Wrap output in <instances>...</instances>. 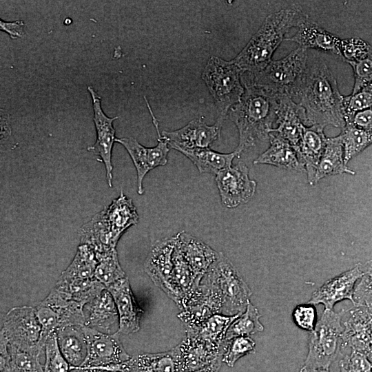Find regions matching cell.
I'll use <instances>...</instances> for the list:
<instances>
[{
  "label": "cell",
  "mask_w": 372,
  "mask_h": 372,
  "mask_svg": "<svg viewBox=\"0 0 372 372\" xmlns=\"http://www.w3.org/2000/svg\"><path fill=\"white\" fill-rule=\"evenodd\" d=\"M343 97L327 63L322 59L315 60L308 66L296 99L303 112V124L344 128Z\"/></svg>",
  "instance_id": "6da1fadb"
},
{
  "label": "cell",
  "mask_w": 372,
  "mask_h": 372,
  "mask_svg": "<svg viewBox=\"0 0 372 372\" xmlns=\"http://www.w3.org/2000/svg\"><path fill=\"white\" fill-rule=\"evenodd\" d=\"M240 100L231 107L228 114L238 131V144L235 149L242 152L259 142L269 140L276 121L280 97L254 85H244Z\"/></svg>",
  "instance_id": "7a4b0ae2"
},
{
  "label": "cell",
  "mask_w": 372,
  "mask_h": 372,
  "mask_svg": "<svg viewBox=\"0 0 372 372\" xmlns=\"http://www.w3.org/2000/svg\"><path fill=\"white\" fill-rule=\"evenodd\" d=\"M295 5L269 14L244 48L232 59L243 72H256L265 68L293 28L307 17Z\"/></svg>",
  "instance_id": "3957f363"
},
{
  "label": "cell",
  "mask_w": 372,
  "mask_h": 372,
  "mask_svg": "<svg viewBox=\"0 0 372 372\" xmlns=\"http://www.w3.org/2000/svg\"><path fill=\"white\" fill-rule=\"evenodd\" d=\"M138 221L132 200L121 190L110 205L81 227V244L90 246L95 253L114 249L123 234Z\"/></svg>",
  "instance_id": "277c9868"
},
{
  "label": "cell",
  "mask_w": 372,
  "mask_h": 372,
  "mask_svg": "<svg viewBox=\"0 0 372 372\" xmlns=\"http://www.w3.org/2000/svg\"><path fill=\"white\" fill-rule=\"evenodd\" d=\"M307 62V50L298 47L282 59L272 60L258 72H243L241 81L243 85L260 87L295 101L308 68Z\"/></svg>",
  "instance_id": "5b68a950"
},
{
  "label": "cell",
  "mask_w": 372,
  "mask_h": 372,
  "mask_svg": "<svg viewBox=\"0 0 372 372\" xmlns=\"http://www.w3.org/2000/svg\"><path fill=\"white\" fill-rule=\"evenodd\" d=\"M201 279L218 296L221 302L220 314L236 316L246 310L252 292L222 252H218L216 259Z\"/></svg>",
  "instance_id": "8992f818"
},
{
  "label": "cell",
  "mask_w": 372,
  "mask_h": 372,
  "mask_svg": "<svg viewBox=\"0 0 372 372\" xmlns=\"http://www.w3.org/2000/svg\"><path fill=\"white\" fill-rule=\"evenodd\" d=\"M243 72L232 61L211 56L205 65L202 79L211 94L219 113L225 119L231 107L245 92L241 81Z\"/></svg>",
  "instance_id": "52a82bcc"
},
{
  "label": "cell",
  "mask_w": 372,
  "mask_h": 372,
  "mask_svg": "<svg viewBox=\"0 0 372 372\" xmlns=\"http://www.w3.org/2000/svg\"><path fill=\"white\" fill-rule=\"evenodd\" d=\"M343 312L324 309L314 329L311 331L309 351L304 361L307 367L329 371L331 363L342 349L341 325Z\"/></svg>",
  "instance_id": "ba28073f"
},
{
  "label": "cell",
  "mask_w": 372,
  "mask_h": 372,
  "mask_svg": "<svg viewBox=\"0 0 372 372\" xmlns=\"http://www.w3.org/2000/svg\"><path fill=\"white\" fill-rule=\"evenodd\" d=\"M84 306L65 298L55 288L36 307L42 327L40 344L45 345L48 336L56 330L69 326H84Z\"/></svg>",
  "instance_id": "9c48e42d"
},
{
  "label": "cell",
  "mask_w": 372,
  "mask_h": 372,
  "mask_svg": "<svg viewBox=\"0 0 372 372\" xmlns=\"http://www.w3.org/2000/svg\"><path fill=\"white\" fill-rule=\"evenodd\" d=\"M41 333L36 308L14 307L3 318L0 340L21 349L43 353Z\"/></svg>",
  "instance_id": "30bf717a"
},
{
  "label": "cell",
  "mask_w": 372,
  "mask_h": 372,
  "mask_svg": "<svg viewBox=\"0 0 372 372\" xmlns=\"http://www.w3.org/2000/svg\"><path fill=\"white\" fill-rule=\"evenodd\" d=\"M175 245V236L157 241L146 258L144 269L153 282L179 307L183 293L173 277Z\"/></svg>",
  "instance_id": "8fae6325"
},
{
  "label": "cell",
  "mask_w": 372,
  "mask_h": 372,
  "mask_svg": "<svg viewBox=\"0 0 372 372\" xmlns=\"http://www.w3.org/2000/svg\"><path fill=\"white\" fill-rule=\"evenodd\" d=\"M82 328L87 342V356L81 366L76 368L98 371L101 367L121 364L132 358L124 349L117 332L105 333L85 325Z\"/></svg>",
  "instance_id": "7c38bea8"
},
{
  "label": "cell",
  "mask_w": 372,
  "mask_h": 372,
  "mask_svg": "<svg viewBox=\"0 0 372 372\" xmlns=\"http://www.w3.org/2000/svg\"><path fill=\"white\" fill-rule=\"evenodd\" d=\"M215 181L223 205L235 208L248 203L256 189V182L249 176V169L242 161L216 175Z\"/></svg>",
  "instance_id": "4fadbf2b"
},
{
  "label": "cell",
  "mask_w": 372,
  "mask_h": 372,
  "mask_svg": "<svg viewBox=\"0 0 372 372\" xmlns=\"http://www.w3.org/2000/svg\"><path fill=\"white\" fill-rule=\"evenodd\" d=\"M90 94L92 107L94 110L93 121L94 123L96 140L94 144L87 147V150L92 152L99 157L98 160L102 162L105 167L106 180L110 187L112 186V153L114 142H116L115 129L113 126L114 121L118 116L109 117L103 112L101 107V96L95 92L92 86L87 87Z\"/></svg>",
  "instance_id": "5bb4252c"
},
{
  "label": "cell",
  "mask_w": 372,
  "mask_h": 372,
  "mask_svg": "<svg viewBox=\"0 0 372 372\" xmlns=\"http://www.w3.org/2000/svg\"><path fill=\"white\" fill-rule=\"evenodd\" d=\"M116 142L122 145L131 157L137 174V192L143 194V180L145 175L158 166L165 165L169 146L167 140L158 134V144L147 147L134 137L116 138Z\"/></svg>",
  "instance_id": "9a60e30c"
},
{
  "label": "cell",
  "mask_w": 372,
  "mask_h": 372,
  "mask_svg": "<svg viewBox=\"0 0 372 372\" xmlns=\"http://www.w3.org/2000/svg\"><path fill=\"white\" fill-rule=\"evenodd\" d=\"M225 118L218 117L213 125H207L201 118L189 121L184 127L174 131H163L162 136L170 148L177 151L209 148L220 134Z\"/></svg>",
  "instance_id": "2e32d148"
},
{
  "label": "cell",
  "mask_w": 372,
  "mask_h": 372,
  "mask_svg": "<svg viewBox=\"0 0 372 372\" xmlns=\"http://www.w3.org/2000/svg\"><path fill=\"white\" fill-rule=\"evenodd\" d=\"M185 333L184 339L174 347L178 372L197 371L222 358L223 344L207 342L189 331Z\"/></svg>",
  "instance_id": "e0dca14e"
},
{
  "label": "cell",
  "mask_w": 372,
  "mask_h": 372,
  "mask_svg": "<svg viewBox=\"0 0 372 372\" xmlns=\"http://www.w3.org/2000/svg\"><path fill=\"white\" fill-rule=\"evenodd\" d=\"M343 324L342 348L350 347L372 358V307L354 305Z\"/></svg>",
  "instance_id": "ac0fdd59"
},
{
  "label": "cell",
  "mask_w": 372,
  "mask_h": 372,
  "mask_svg": "<svg viewBox=\"0 0 372 372\" xmlns=\"http://www.w3.org/2000/svg\"><path fill=\"white\" fill-rule=\"evenodd\" d=\"M361 265L331 278L316 290L308 303L322 304L325 309L333 310L338 302L348 299L353 303V293L357 281L361 278Z\"/></svg>",
  "instance_id": "d6986e66"
},
{
  "label": "cell",
  "mask_w": 372,
  "mask_h": 372,
  "mask_svg": "<svg viewBox=\"0 0 372 372\" xmlns=\"http://www.w3.org/2000/svg\"><path fill=\"white\" fill-rule=\"evenodd\" d=\"M112 294L117 309L119 327L117 333L130 334L140 329L143 309L137 304L125 277L106 288Z\"/></svg>",
  "instance_id": "ffe728a7"
},
{
  "label": "cell",
  "mask_w": 372,
  "mask_h": 372,
  "mask_svg": "<svg viewBox=\"0 0 372 372\" xmlns=\"http://www.w3.org/2000/svg\"><path fill=\"white\" fill-rule=\"evenodd\" d=\"M302 120V110L296 101L288 96L280 98L275 123L277 127L272 128L270 132L287 141L295 149L298 155L304 125Z\"/></svg>",
  "instance_id": "44dd1931"
},
{
  "label": "cell",
  "mask_w": 372,
  "mask_h": 372,
  "mask_svg": "<svg viewBox=\"0 0 372 372\" xmlns=\"http://www.w3.org/2000/svg\"><path fill=\"white\" fill-rule=\"evenodd\" d=\"M297 28L296 34L291 37H285V41L297 43L299 47L307 50L312 48L333 53L342 59V40L336 35L322 28L308 16Z\"/></svg>",
  "instance_id": "7402d4cb"
},
{
  "label": "cell",
  "mask_w": 372,
  "mask_h": 372,
  "mask_svg": "<svg viewBox=\"0 0 372 372\" xmlns=\"http://www.w3.org/2000/svg\"><path fill=\"white\" fill-rule=\"evenodd\" d=\"M176 248L180 252L197 276L202 278L215 261L218 252L200 239L184 231L175 236Z\"/></svg>",
  "instance_id": "603a6c76"
},
{
  "label": "cell",
  "mask_w": 372,
  "mask_h": 372,
  "mask_svg": "<svg viewBox=\"0 0 372 372\" xmlns=\"http://www.w3.org/2000/svg\"><path fill=\"white\" fill-rule=\"evenodd\" d=\"M85 307L89 312L85 326L110 334L116 327L118 329L117 309L112 294L107 289L85 304Z\"/></svg>",
  "instance_id": "cb8c5ba5"
},
{
  "label": "cell",
  "mask_w": 372,
  "mask_h": 372,
  "mask_svg": "<svg viewBox=\"0 0 372 372\" xmlns=\"http://www.w3.org/2000/svg\"><path fill=\"white\" fill-rule=\"evenodd\" d=\"M269 147L254 161V164H267L296 172H306L295 149L273 132L269 134Z\"/></svg>",
  "instance_id": "d4e9b609"
},
{
  "label": "cell",
  "mask_w": 372,
  "mask_h": 372,
  "mask_svg": "<svg viewBox=\"0 0 372 372\" xmlns=\"http://www.w3.org/2000/svg\"><path fill=\"white\" fill-rule=\"evenodd\" d=\"M323 130L318 125L303 127L298 156L305 166L308 182L311 185H314L317 167L327 144V138Z\"/></svg>",
  "instance_id": "484cf974"
},
{
  "label": "cell",
  "mask_w": 372,
  "mask_h": 372,
  "mask_svg": "<svg viewBox=\"0 0 372 372\" xmlns=\"http://www.w3.org/2000/svg\"><path fill=\"white\" fill-rule=\"evenodd\" d=\"M0 341L1 372H44L40 362L42 353L21 349Z\"/></svg>",
  "instance_id": "4316f807"
},
{
  "label": "cell",
  "mask_w": 372,
  "mask_h": 372,
  "mask_svg": "<svg viewBox=\"0 0 372 372\" xmlns=\"http://www.w3.org/2000/svg\"><path fill=\"white\" fill-rule=\"evenodd\" d=\"M82 327L69 326L55 331L59 349L70 369L81 366L87 356V342Z\"/></svg>",
  "instance_id": "83f0119b"
},
{
  "label": "cell",
  "mask_w": 372,
  "mask_h": 372,
  "mask_svg": "<svg viewBox=\"0 0 372 372\" xmlns=\"http://www.w3.org/2000/svg\"><path fill=\"white\" fill-rule=\"evenodd\" d=\"M344 173L355 174V172L344 163L343 145L339 134L327 138L324 152L317 167L314 185L327 176Z\"/></svg>",
  "instance_id": "f1b7e54d"
},
{
  "label": "cell",
  "mask_w": 372,
  "mask_h": 372,
  "mask_svg": "<svg viewBox=\"0 0 372 372\" xmlns=\"http://www.w3.org/2000/svg\"><path fill=\"white\" fill-rule=\"evenodd\" d=\"M187 157L197 167L200 173L217 174L222 170L232 166L238 153L234 150L231 153H220L209 148L182 149L179 151Z\"/></svg>",
  "instance_id": "f546056e"
},
{
  "label": "cell",
  "mask_w": 372,
  "mask_h": 372,
  "mask_svg": "<svg viewBox=\"0 0 372 372\" xmlns=\"http://www.w3.org/2000/svg\"><path fill=\"white\" fill-rule=\"evenodd\" d=\"M54 288L65 298L77 302L84 307L106 289L96 279H65L60 277Z\"/></svg>",
  "instance_id": "4dcf8cb0"
},
{
  "label": "cell",
  "mask_w": 372,
  "mask_h": 372,
  "mask_svg": "<svg viewBox=\"0 0 372 372\" xmlns=\"http://www.w3.org/2000/svg\"><path fill=\"white\" fill-rule=\"evenodd\" d=\"M130 372H178L174 348L157 353H142L128 360Z\"/></svg>",
  "instance_id": "1f68e13d"
},
{
  "label": "cell",
  "mask_w": 372,
  "mask_h": 372,
  "mask_svg": "<svg viewBox=\"0 0 372 372\" xmlns=\"http://www.w3.org/2000/svg\"><path fill=\"white\" fill-rule=\"evenodd\" d=\"M96 265L94 249L87 245L81 244L72 261L59 277L65 279H96L94 273Z\"/></svg>",
  "instance_id": "d6a6232c"
},
{
  "label": "cell",
  "mask_w": 372,
  "mask_h": 372,
  "mask_svg": "<svg viewBox=\"0 0 372 372\" xmlns=\"http://www.w3.org/2000/svg\"><path fill=\"white\" fill-rule=\"evenodd\" d=\"M240 315L214 314L198 326L185 327V331L194 332L205 341L221 346L228 328Z\"/></svg>",
  "instance_id": "836d02e7"
},
{
  "label": "cell",
  "mask_w": 372,
  "mask_h": 372,
  "mask_svg": "<svg viewBox=\"0 0 372 372\" xmlns=\"http://www.w3.org/2000/svg\"><path fill=\"white\" fill-rule=\"evenodd\" d=\"M344 149V160L347 164L372 144V130H364L346 123L340 134Z\"/></svg>",
  "instance_id": "e575fe53"
},
{
  "label": "cell",
  "mask_w": 372,
  "mask_h": 372,
  "mask_svg": "<svg viewBox=\"0 0 372 372\" xmlns=\"http://www.w3.org/2000/svg\"><path fill=\"white\" fill-rule=\"evenodd\" d=\"M95 254L97 265L94 277L106 288L126 277L120 265L116 248Z\"/></svg>",
  "instance_id": "d590c367"
},
{
  "label": "cell",
  "mask_w": 372,
  "mask_h": 372,
  "mask_svg": "<svg viewBox=\"0 0 372 372\" xmlns=\"http://www.w3.org/2000/svg\"><path fill=\"white\" fill-rule=\"evenodd\" d=\"M261 315L257 308L249 302L246 310L228 328L225 340L239 336H249L262 331L264 327L260 322Z\"/></svg>",
  "instance_id": "8d00e7d4"
},
{
  "label": "cell",
  "mask_w": 372,
  "mask_h": 372,
  "mask_svg": "<svg viewBox=\"0 0 372 372\" xmlns=\"http://www.w3.org/2000/svg\"><path fill=\"white\" fill-rule=\"evenodd\" d=\"M256 351V343L249 336H239L223 344L222 362L232 367L240 358Z\"/></svg>",
  "instance_id": "74e56055"
},
{
  "label": "cell",
  "mask_w": 372,
  "mask_h": 372,
  "mask_svg": "<svg viewBox=\"0 0 372 372\" xmlns=\"http://www.w3.org/2000/svg\"><path fill=\"white\" fill-rule=\"evenodd\" d=\"M173 277L176 285L183 293V296L202 278L196 276L180 252L176 248L173 255Z\"/></svg>",
  "instance_id": "f35d334b"
},
{
  "label": "cell",
  "mask_w": 372,
  "mask_h": 372,
  "mask_svg": "<svg viewBox=\"0 0 372 372\" xmlns=\"http://www.w3.org/2000/svg\"><path fill=\"white\" fill-rule=\"evenodd\" d=\"M44 372H68L70 365L62 355L57 342L56 332L48 338L45 345Z\"/></svg>",
  "instance_id": "ab89813d"
},
{
  "label": "cell",
  "mask_w": 372,
  "mask_h": 372,
  "mask_svg": "<svg viewBox=\"0 0 372 372\" xmlns=\"http://www.w3.org/2000/svg\"><path fill=\"white\" fill-rule=\"evenodd\" d=\"M345 123L355 113L372 107V84L343 97Z\"/></svg>",
  "instance_id": "60d3db41"
},
{
  "label": "cell",
  "mask_w": 372,
  "mask_h": 372,
  "mask_svg": "<svg viewBox=\"0 0 372 372\" xmlns=\"http://www.w3.org/2000/svg\"><path fill=\"white\" fill-rule=\"evenodd\" d=\"M362 274L355 285L353 304L372 307V260L361 265Z\"/></svg>",
  "instance_id": "b9f144b4"
},
{
  "label": "cell",
  "mask_w": 372,
  "mask_h": 372,
  "mask_svg": "<svg viewBox=\"0 0 372 372\" xmlns=\"http://www.w3.org/2000/svg\"><path fill=\"white\" fill-rule=\"evenodd\" d=\"M372 53V46L360 38L342 40V59L347 62H354L366 57Z\"/></svg>",
  "instance_id": "7bdbcfd3"
},
{
  "label": "cell",
  "mask_w": 372,
  "mask_h": 372,
  "mask_svg": "<svg viewBox=\"0 0 372 372\" xmlns=\"http://www.w3.org/2000/svg\"><path fill=\"white\" fill-rule=\"evenodd\" d=\"M354 76V85L351 94H355L362 87L372 84V53L357 61L350 62Z\"/></svg>",
  "instance_id": "ee69618b"
},
{
  "label": "cell",
  "mask_w": 372,
  "mask_h": 372,
  "mask_svg": "<svg viewBox=\"0 0 372 372\" xmlns=\"http://www.w3.org/2000/svg\"><path fill=\"white\" fill-rule=\"evenodd\" d=\"M340 372H372V362L364 353L352 351L340 361Z\"/></svg>",
  "instance_id": "f6af8a7d"
},
{
  "label": "cell",
  "mask_w": 372,
  "mask_h": 372,
  "mask_svg": "<svg viewBox=\"0 0 372 372\" xmlns=\"http://www.w3.org/2000/svg\"><path fill=\"white\" fill-rule=\"evenodd\" d=\"M292 316L296 324L305 331H312L317 323L316 309L314 304L310 303L297 305Z\"/></svg>",
  "instance_id": "bcb514c9"
},
{
  "label": "cell",
  "mask_w": 372,
  "mask_h": 372,
  "mask_svg": "<svg viewBox=\"0 0 372 372\" xmlns=\"http://www.w3.org/2000/svg\"><path fill=\"white\" fill-rule=\"evenodd\" d=\"M346 123L367 130H372V107L353 114Z\"/></svg>",
  "instance_id": "7dc6e473"
},
{
  "label": "cell",
  "mask_w": 372,
  "mask_h": 372,
  "mask_svg": "<svg viewBox=\"0 0 372 372\" xmlns=\"http://www.w3.org/2000/svg\"><path fill=\"white\" fill-rule=\"evenodd\" d=\"M25 24L22 20H16L12 22H6L0 20V30L9 34L11 39H16L24 34L23 27Z\"/></svg>",
  "instance_id": "c3c4849f"
},
{
  "label": "cell",
  "mask_w": 372,
  "mask_h": 372,
  "mask_svg": "<svg viewBox=\"0 0 372 372\" xmlns=\"http://www.w3.org/2000/svg\"><path fill=\"white\" fill-rule=\"evenodd\" d=\"M222 358H220L211 364L197 371L192 372H218L222 363Z\"/></svg>",
  "instance_id": "681fc988"
},
{
  "label": "cell",
  "mask_w": 372,
  "mask_h": 372,
  "mask_svg": "<svg viewBox=\"0 0 372 372\" xmlns=\"http://www.w3.org/2000/svg\"><path fill=\"white\" fill-rule=\"evenodd\" d=\"M300 372H329L324 370H320V369H311L309 367H307L305 366H303L300 370Z\"/></svg>",
  "instance_id": "f907efd6"
},
{
  "label": "cell",
  "mask_w": 372,
  "mask_h": 372,
  "mask_svg": "<svg viewBox=\"0 0 372 372\" xmlns=\"http://www.w3.org/2000/svg\"><path fill=\"white\" fill-rule=\"evenodd\" d=\"M72 369H74L75 372H101V371H98L86 370V369H83L81 368H73V369H71L70 370Z\"/></svg>",
  "instance_id": "816d5d0a"
}]
</instances>
